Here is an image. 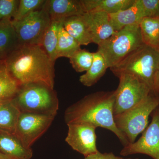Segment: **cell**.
Wrapping results in <instances>:
<instances>
[{
    "label": "cell",
    "instance_id": "obj_1",
    "mask_svg": "<svg viewBox=\"0 0 159 159\" xmlns=\"http://www.w3.org/2000/svg\"><path fill=\"white\" fill-rule=\"evenodd\" d=\"M5 59L9 72L20 85L40 84L54 89L55 62L41 46L20 45Z\"/></svg>",
    "mask_w": 159,
    "mask_h": 159
},
{
    "label": "cell",
    "instance_id": "obj_2",
    "mask_svg": "<svg viewBox=\"0 0 159 159\" xmlns=\"http://www.w3.org/2000/svg\"><path fill=\"white\" fill-rule=\"evenodd\" d=\"M115 91H100L89 94L70 106L66 110L65 121L67 125L74 123L89 124L113 133L123 146L129 142L117 129L114 121Z\"/></svg>",
    "mask_w": 159,
    "mask_h": 159
},
{
    "label": "cell",
    "instance_id": "obj_3",
    "mask_svg": "<svg viewBox=\"0 0 159 159\" xmlns=\"http://www.w3.org/2000/svg\"><path fill=\"white\" fill-rule=\"evenodd\" d=\"M159 68V52L143 44L110 69L117 77L128 74L137 77L152 91L155 76Z\"/></svg>",
    "mask_w": 159,
    "mask_h": 159
},
{
    "label": "cell",
    "instance_id": "obj_4",
    "mask_svg": "<svg viewBox=\"0 0 159 159\" xmlns=\"http://www.w3.org/2000/svg\"><path fill=\"white\" fill-rule=\"evenodd\" d=\"M20 112L55 116L59 101L54 89L38 83L20 86L12 99Z\"/></svg>",
    "mask_w": 159,
    "mask_h": 159
},
{
    "label": "cell",
    "instance_id": "obj_5",
    "mask_svg": "<svg viewBox=\"0 0 159 159\" xmlns=\"http://www.w3.org/2000/svg\"><path fill=\"white\" fill-rule=\"evenodd\" d=\"M159 106V95L152 92L135 106L114 116L117 129L129 143L135 142L137 137L147 128L149 116Z\"/></svg>",
    "mask_w": 159,
    "mask_h": 159
},
{
    "label": "cell",
    "instance_id": "obj_6",
    "mask_svg": "<svg viewBox=\"0 0 159 159\" xmlns=\"http://www.w3.org/2000/svg\"><path fill=\"white\" fill-rule=\"evenodd\" d=\"M143 44L139 25H132L116 31L98 45V51L111 68Z\"/></svg>",
    "mask_w": 159,
    "mask_h": 159
},
{
    "label": "cell",
    "instance_id": "obj_7",
    "mask_svg": "<svg viewBox=\"0 0 159 159\" xmlns=\"http://www.w3.org/2000/svg\"><path fill=\"white\" fill-rule=\"evenodd\" d=\"M118 77L119 82L115 90L114 116L135 106L152 92L147 84L132 75L122 74Z\"/></svg>",
    "mask_w": 159,
    "mask_h": 159
},
{
    "label": "cell",
    "instance_id": "obj_8",
    "mask_svg": "<svg viewBox=\"0 0 159 159\" xmlns=\"http://www.w3.org/2000/svg\"><path fill=\"white\" fill-rule=\"evenodd\" d=\"M11 21L20 45H40L51 19L43 6L42 9L31 12L21 20Z\"/></svg>",
    "mask_w": 159,
    "mask_h": 159
},
{
    "label": "cell",
    "instance_id": "obj_9",
    "mask_svg": "<svg viewBox=\"0 0 159 159\" xmlns=\"http://www.w3.org/2000/svg\"><path fill=\"white\" fill-rule=\"evenodd\" d=\"M55 117L21 112L18 120L15 134L26 148H31L34 142L48 129Z\"/></svg>",
    "mask_w": 159,
    "mask_h": 159
},
{
    "label": "cell",
    "instance_id": "obj_10",
    "mask_svg": "<svg viewBox=\"0 0 159 159\" xmlns=\"http://www.w3.org/2000/svg\"><path fill=\"white\" fill-rule=\"evenodd\" d=\"M152 114L151 122L142 136L138 141L124 146L120 152L121 155L143 154L153 159H159V106Z\"/></svg>",
    "mask_w": 159,
    "mask_h": 159
},
{
    "label": "cell",
    "instance_id": "obj_11",
    "mask_svg": "<svg viewBox=\"0 0 159 159\" xmlns=\"http://www.w3.org/2000/svg\"><path fill=\"white\" fill-rule=\"evenodd\" d=\"M68 131L66 142L74 149L84 157L96 153L99 151L97 146V128L86 124H68Z\"/></svg>",
    "mask_w": 159,
    "mask_h": 159
},
{
    "label": "cell",
    "instance_id": "obj_12",
    "mask_svg": "<svg viewBox=\"0 0 159 159\" xmlns=\"http://www.w3.org/2000/svg\"><path fill=\"white\" fill-rule=\"evenodd\" d=\"M88 23L93 43L99 45L116 32L112 27L109 15L103 11H92L84 13Z\"/></svg>",
    "mask_w": 159,
    "mask_h": 159
},
{
    "label": "cell",
    "instance_id": "obj_13",
    "mask_svg": "<svg viewBox=\"0 0 159 159\" xmlns=\"http://www.w3.org/2000/svg\"><path fill=\"white\" fill-rule=\"evenodd\" d=\"M43 7L51 20L63 21L67 18L85 12L81 0H46Z\"/></svg>",
    "mask_w": 159,
    "mask_h": 159
},
{
    "label": "cell",
    "instance_id": "obj_14",
    "mask_svg": "<svg viewBox=\"0 0 159 159\" xmlns=\"http://www.w3.org/2000/svg\"><path fill=\"white\" fill-rule=\"evenodd\" d=\"M109 15L111 25L116 31L126 26L139 25L145 18L141 0H135L134 4L128 9Z\"/></svg>",
    "mask_w": 159,
    "mask_h": 159
},
{
    "label": "cell",
    "instance_id": "obj_15",
    "mask_svg": "<svg viewBox=\"0 0 159 159\" xmlns=\"http://www.w3.org/2000/svg\"><path fill=\"white\" fill-rule=\"evenodd\" d=\"M0 152L17 159H31V148H26L14 133L0 129Z\"/></svg>",
    "mask_w": 159,
    "mask_h": 159
},
{
    "label": "cell",
    "instance_id": "obj_16",
    "mask_svg": "<svg viewBox=\"0 0 159 159\" xmlns=\"http://www.w3.org/2000/svg\"><path fill=\"white\" fill-rule=\"evenodd\" d=\"M84 13L67 18L63 21L64 29L80 46L93 43L89 27Z\"/></svg>",
    "mask_w": 159,
    "mask_h": 159
},
{
    "label": "cell",
    "instance_id": "obj_17",
    "mask_svg": "<svg viewBox=\"0 0 159 159\" xmlns=\"http://www.w3.org/2000/svg\"><path fill=\"white\" fill-rule=\"evenodd\" d=\"M85 12L103 11L109 14L128 9L135 0H81Z\"/></svg>",
    "mask_w": 159,
    "mask_h": 159
},
{
    "label": "cell",
    "instance_id": "obj_18",
    "mask_svg": "<svg viewBox=\"0 0 159 159\" xmlns=\"http://www.w3.org/2000/svg\"><path fill=\"white\" fill-rule=\"evenodd\" d=\"M12 20L0 21V57L6 56L20 45Z\"/></svg>",
    "mask_w": 159,
    "mask_h": 159
},
{
    "label": "cell",
    "instance_id": "obj_19",
    "mask_svg": "<svg viewBox=\"0 0 159 159\" xmlns=\"http://www.w3.org/2000/svg\"><path fill=\"white\" fill-rule=\"evenodd\" d=\"M20 86L9 72L5 59L0 60V102L14 99Z\"/></svg>",
    "mask_w": 159,
    "mask_h": 159
},
{
    "label": "cell",
    "instance_id": "obj_20",
    "mask_svg": "<svg viewBox=\"0 0 159 159\" xmlns=\"http://www.w3.org/2000/svg\"><path fill=\"white\" fill-rule=\"evenodd\" d=\"M139 26L143 43L159 53V17L145 18Z\"/></svg>",
    "mask_w": 159,
    "mask_h": 159
},
{
    "label": "cell",
    "instance_id": "obj_21",
    "mask_svg": "<svg viewBox=\"0 0 159 159\" xmlns=\"http://www.w3.org/2000/svg\"><path fill=\"white\" fill-rule=\"evenodd\" d=\"M108 68L104 57L100 52L97 51L94 53L93 64L85 74L80 76L79 81L85 86H92L99 81Z\"/></svg>",
    "mask_w": 159,
    "mask_h": 159
},
{
    "label": "cell",
    "instance_id": "obj_22",
    "mask_svg": "<svg viewBox=\"0 0 159 159\" xmlns=\"http://www.w3.org/2000/svg\"><path fill=\"white\" fill-rule=\"evenodd\" d=\"M20 113L13 100L0 102V129L15 134Z\"/></svg>",
    "mask_w": 159,
    "mask_h": 159
},
{
    "label": "cell",
    "instance_id": "obj_23",
    "mask_svg": "<svg viewBox=\"0 0 159 159\" xmlns=\"http://www.w3.org/2000/svg\"><path fill=\"white\" fill-rule=\"evenodd\" d=\"M80 47L79 43L65 30L62 24L58 34L55 59L61 57L70 58L81 49Z\"/></svg>",
    "mask_w": 159,
    "mask_h": 159
},
{
    "label": "cell",
    "instance_id": "obj_24",
    "mask_svg": "<svg viewBox=\"0 0 159 159\" xmlns=\"http://www.w3.org/2000/svg\"><path fill=\"white\" fill-rule=\"evenodd\" d=\"M63 21L51 20V24L43 38L40 46L54 62L56 61V50L60 29Z\"/></svg>",
    "mask_w": 159,
    "mask_h": 159
},
{
    "label": "cell",
    "instance_id": "obj_25",
    "mask_svg": "<svg viewBox=\"0 0 159 159\" xmlns=\"http://www.w3.org/2000/svg\"><path fill=\"white\" fill-rule=\"evenodd\" d=\"M70 63L73 68L78 73H82L88 70L93 64L94 53L85 49H80L69 58Z\"/></svg>",
    "mask_w": 159,
    "mask_h": 159
},
{
    "label": "cell",
    "instance_id": "obj_26",
    "mask_svg": "<svg viewBox=\"0 0 159 159\" xmlns=\"http://www.w3.org/2000/svg\"><path fill=\"white\" fill-rule=\"evenodd\" d=\"M46 0H20L17 12L12 20L18 21L31 12L42 9Z\"/></svg>",
    "mask_w": 159,
    "mask_h": 159
},
{
    "label": "cell",
    "instance_id": "obj_27",
    "mask_svg": "<svg viewBox=\"0 0 159 159\" xmlns=\"http://www.w3.org/2000/svg\"><path fill=\"white\" fill-rule=\"evenodd\" d=\"M20 0H0V21L12 20L17 12Z\"/></svg>",
    "mask_w": 159,
    "mask_h": 159
},
{
    "label": "cell",
    "instance_id": "obj_28",
    "mask_svg": "<svg viewBox=\"0 0 159 159\" xmlns=\"http://www.w3.org/2000/svg\"><path fill=\"white\" fill-rule=\"evenodd\" d=\"M145 18L159 17V0H141Z\"/></svg>",
    "mask_w": 159,
    "mask_h": 159
},
{
    "label": "cell",
    "instance_id": "obj_29",
    "mask_svg": "<svg viewBox=\"0 0 159 159\" xmlns=\"http://www.w3.org/2000/svg\"><path fill=\"white\" fill-rule=\"evenodd\" d=\"M122 158L116 156L112 152L102 153L98 151L96 153L84 157V159H121Z\"/></svg>",
    "mask_w": 159,
    "mask_h": 159
},
{
    "label": "cell",
    "instance_id": "obj_30",
    "mask_svg": "<svg viewBox=\"0 0 159 159\" xmlns=\"http://www.w3.org/2000/svg\"><path fill=\"white\" fill-rule=\"evenodd\" d=\"M152 91L155 93L159 95V68L155 76Z\"/></svg>",
    "mask_w": 159,
    "mask_h": 159
},
{
    "label": "cell",
    "instance_id": "obj_31",
    "mask_svg": "<svg viewBox=\"0 0 159 159\" xmlns=\"http://www.w3.org/2000/svg\"><path fill=\"white\" fill-rule=\"evenodd\" d=\"M0 159H17L0 152Z\"/></svg>",
    "mask_w": 159,
    "mask_h": 159
},
{
    "label": "cell",
    "instance_id": "obj_32",
    "mask_svg": "<svg viewBox=\"0 0 159 159\" xmlns=\"http://www.w3.org/2000/svg\"><path fill=\"white\" fill-rule=\"evenodd\" d=\"M121 159H130V158H127V159H123V158H122Z\"/></svg>",
    "mask_w": 159,
    "mask_h": 159
},
{
    "label": "cell",
    "instance_id": "obj_33",
    "mask_svg": "<svg viewBox=\"0 0 159 159\" xmlns=\"http://www.w3.org/2000/svg\"><path fill=\"white\" fill-rule=\"evenodd\" d=\"M2 59H2V58H1V57H0V60H2Z\"/></svg>",
    "mask_w": 159,
    "mask_h": 159
}]
</instances>
